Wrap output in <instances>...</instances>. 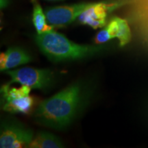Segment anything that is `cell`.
<instances>
[{"instance_id":"1","label":"cell","mask_w":148,"mask_h":148,"mask_svg":"<svg viewBox=\"0 0 148 148\" xmlns=\"http://www.w3.org/2000/svg\"><path fill=\"white\" fill-rule=\"evenodd\" d=\"M95 86L80 80L73 83L39 103L33 118L36 123L56 130H63L79 116L91 100Z\"/></svg>"},{"instance_id":"2","label":"cell","mask_w":148,"mask_h":148,"mask_svg":"<svg viewBox=\"0 0 148 148\" xmlns=\"http://www.w3.org/2000/svg\"><path fill=\"white\" fill-rule=\"evenodd\" d=\"M36 45L41 52L53 62L79 60L93 56L106 50V46L81 45L53 30L37 34Z\"/></svg>"},{"instance_id":"3","label":"cell","mask_w":148,"mask_h":148,"mask_svg":"<svg viewBox=\"0 0 148 148\" xmlns=\"http://www.w3.org/2000/svg\"><path fill=\"white\" fill-rule=\"evenodd\" d=\"M5 74L10 77L7 84L18 83L28 86L33 89L47 90L55 84L56 75L53 71L47 69H35L25 67L21 69L8 70Z\"/></svg>"},{"instance_id":"4","label":"cell","mask_w":148,"mask_h":148,"mask_svg":"<svg viewBox=\"0 0 148 148\" xmlns=\"http://www.w3.org/2000/svg\"><path fill=\"white\" fill-rule=\"evenodd\" d=\"M33 131L12 118L3 120L0 132V147H29L34 138Z\"/></svg>"},{"instance_id":"5","label":"cell","mask_w":148,"mask_h":148,"mask_svg":"<svg viewBox=\"0 0 148 148\" xmlns=\"http://www.w3.org/2000/svg\"><path fill=\"white\" fill-rule=\"evenodd\" d=\"M125 3L123 0L94 3L77 18L79 23L83 25H88L93 29L101 28L106 25L108 14L124 5Z\"/></svg>"},{"instance_id":"6","label":"cell","mask_w":148,"mask_h":148,"mask_svg":"<svg viewBox=\"0 0 148 148\" xmlns=\"http://www.w3.org/2000/svg\"><path fill=\"white\" fill-rule=\"evenodd\" d=\"M94 3H79L70 5H58L45 9L48 23L53 27H64L75 21L85 10Z\"/></svg>"},{"instance_id":"7","label":"cell","mask_w":148,"mask_h":148,"mask_svg":"<svg viewBox=\"0 0 148 148\" xmlns=\"http://www.w3.org/2000/svg\"><path fill=\"white\" fill-rule=\"evenodd\" d=\"M32 60L30 55L23 49L17 47L8 48L0 56V70L8 71L16 66L28 63Z\"/></svg>"},{"instance_id":"8","label":"cell","mask_w":148,"mask_h":148,"mask_svg":"<svg viewBox=\"0 0 148 148\" xmlns=\"http://www.w3.org/2000/svg\"><path fill=\"white\" fill-rule=\"evenodd\" d=\"M35 104V99L32 96L16 98L3 101L2 109L10 113L29 114Z\"/></svg>"},{"instance_id":"9","label":"cell","mask_w":148,"mask_h":148,"mask_svg":"<svg viewBox=\"0 0 148 148\" xmlns=\"http://www.w3.org/2000/svg\"><path fill=\"white\" fill-rule=\"evenodd\" d=\"M64 145L60 138L49 132H39L29 144L30 148H62Z\"/></svg>"},{"instance_id":"10","label":"cell","mask_w":148,"mask_h":148,"mask_svg":"<svg viewBox=\"0 0 148 148\" xmlns=\"http://www.w3.org/2000/svg\"><path fill=\"white\" fill-rule=\"evenodd\" d=\"M32 22L37 34L53 30V27L48 23L45 11L38 3L35 2L32 12Z\"/></svg>"},{"instance_id":"11","label":"cell","mask_w":148,"mask_h":148,"mask_svg":"<svg viewBox=\"0 0 148 148\" xmlns=\"http://www.w3.org/2000/svg\"><path fill=\"white\" fill-rule=\"evenodd\" d=\"M31 88L28 86L21 85L19 88H11L10 85L8 84L3 85L1 88V93L3 98V101H9L11 99L25 97L29 95Z\"/></svg>"},{"instance_id":"12","label":"cell","mask_w":148,"mask_h":148,"mask_svg":"<svg viewBox=\"0 0 148 148\" xmlns=\"http://www.w3.org/2000/svg\"><path fill=\"white\" fill-rule=\"evenodd\" d=\"M131 30L128 23L124 18L118 17V29L116 33V38L119 41V45L123 47L127 45L131 40Z\"/></svg>"},{"instance_id":"13","label":"cell","mask_w":148,"mask_h":148,"mask_svg":"<svg viewBox=\"0 0 148 148\" xmlns=\"http://www.w3.org/2000/svg\"><path fill=\"white\" fill-rule=\"evenodd\" d=\"M112 39V38L109 34L108 31L107 30L106 27L104 26V28L101 29L97 33L95 38V42L97 45H101L104 43L108 40Z\"/></svg>"},{"instance_id":"14","label":"cell","mask_w":148,"mask_h":148,"mask_svg":"<svg viewBox=\"0 0 148 148\" xmlns=\"http://www.w3.org/2000/svg\"><path fill=\"white\" fill-rule=\"evenodd\" d=\"M47 1H62V0H47Z\"/></svg>"},{"instance_id":"15","label":"cell","mask_w":148,"mask_h":148,"mask_svg":"<svg viewBox=\"0 0 148 148\" xmlns=\"http://www.w3.org/2000/svg\"><path fill=\"white\" fill-rule=\"evenodd\" d=\"M32 1H35V0H32Z\"/></svg>"}]
</instances>
